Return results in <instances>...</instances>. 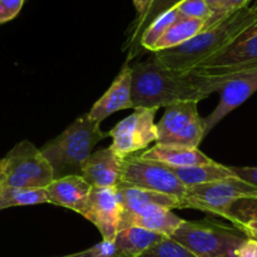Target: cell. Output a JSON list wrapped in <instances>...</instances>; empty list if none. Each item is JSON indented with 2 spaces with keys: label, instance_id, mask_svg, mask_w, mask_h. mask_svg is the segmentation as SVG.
Here are the masks:
<instances>
[{
  "label": "cell",
  "instance_id": "1",
  "mask_svg": "<svg viewBox=\"0 0 257 257\" xmlns=\"http://www.w3.org/2000/svg\"><path fill=\"white\" fill-rule=\"evenodd\" d=\"M218 92L207 75L166 68L151 59L132 67V103L136 108L158 109L180 102H201Z\"/></svg>",
  "mask_w": 257,
  "mask_h": 257
},
{
  "label": "cell",
  "instance_id": "2",
  "mask_svg": "<svg viewBox=\"0 0 257 257\" xmlns=\"http://www.w3.org/2000/svg\"><path fill=\"white\" fill-rule=\"evenodd\" d=\"M257 23V3L236 10L208 29L178 47L153 54V60L170 69L188 72L230 45L247 28Z\"/></svg>",
  "mask_w": 257,
  "mask_h": 257
},
{
  "label": "cell",
  "instance_id": "3",
  "mask_svg": "<svg viewBox=\"0 0 257 257\" xmlns=\"http://www.w3.org/2000/svg\"><path fill=\"white\" fill-rule=\"evenodd\" d=\"M107 137L109 133L103 132L100 123L90 119L85 113L39 150L49 162L54 180H58L65 176L80 175L93 148Z\"/></svg>",
  "mask_w": 257,
  "mask_h": 257
},
{
  "label": "cell",
  "instance_id": "4",
  "mask_svg": "<svg viewBox=\"0 0 257 257\" xmlns=\"http://www.w3.org/2000/svg\"><path fill=\"white\" fill-rule=\"evenodd\" d=\"M171 238L187 247L198 257H236V251L247 240L235 226L211 221L183 220Z\"/></svg>",
  "mask_w": 257,
  "mask_h": 257
},
{
  "label": "cell",
  "instance_id": "5",
  "mask_svg": "<svg viewBox=\"0 0 257 257\" xmlns=\"http://www.w3.org/2000/svg\"><path fill=\"white\" fill-rule=\"evenodd\" d=\"M0 162L5 188H47L54 181L49 162L28 140L17 143Z\"/></svg>",
  "mask_w": 257,
  "mask_h": 257
},
{
  "label": "cell",
  "instance_id": "6",
  "mask_svg": "<svg viewBox=\"0 0 257 257\" xmlns=\"http://www.w3.org/2000/svg\"><path fill=\"white\" fill-rule=\"evenodd\" d=\"M242 198H257V187L240 178H226L187 187L182 208H193L226 218L231 206Z\"/></svg>",
  "mask_w": 257,
  "mask_h": 257
},
{
  "label": "cell",
  "instance_id": "7",
  "mask_svg": "<svg viewBox=\"0 0 257 257\" xmlns=\"http://www.w3.org/2000/svg\"><path fill=\"white\" fill-rule=\"evenodd\" d=\"M197 102H180L166 107L157 127L158 145L198 148L205 135V120Z\"/></svg>",
  "mask_w": 257,
  "mask_h": 257
},
{
  "label": "cell",
  "instance_id": "8",
  "mask_svg": "<svg viewBox=\"0 0 257 257\" xmlns=\"http://www.w3.org/2000/svg\"><path fill=\"white\" fill-rule=\"evenodd\" d=\"M120 182L178 198L182 203L187 187L165 163L143 160L138 155L123 158Z\"/></svg>",
  "mask_w": 257,
  "mask_h": 257
},
{
  "label": "cell",
  "instance_id": "9",
  "mask_svg": "<svg viewBox=\"0 0 257 257\" xmlns=\"http://www.w3.org/2000/svg\"><path fill=\"white\" fill-rule=\"evenodd\" d=\"M157 109L136 108L135 112L118 122L109 131L112 137L110 150L120 158L138 155L157 141V127L155 118Z\"/></svg>",
  "mask_w": 257,
  "mask_h": 257
},
{
  "label": "cell",
  "instance_id": "10",
  "mask_svg": "<svg viewBox=\"0 0 257 257\" xmlns=\"http://www.w3.org/2000/svg\"><path fill=\"white\" fill-rule=\"evenodd\" d=\"M257 65V23L241 33L230 45L191 69L201 75L221 77Z\"/></svg>",
  "mask_w": 257,
  "mask_h": 257
},
{
  "label": "cell",
  "instance_id": "11",
  "mask_svg": "<svg viewBox=\"0 0 257 257\" xmlns=\"http://www.w3.org/2000/svg\"><path fill=\"white\" fill-rule=\"evenodd\" d=\"M221 93L220 102L205 120V135L207 136L226 115L240 107L257 92V65L221 77H211Z\"/></svg>",
  "mask_w": 257,
  "mask_h": 257
},
{
  "label": "cell",
  "instance_id": "12",
  "mask_svg": "<svg viewBox=\"0 0 257 257\" xmlns=\"http://www.w3.org/2000/svg\"><path fill=\"white\" fill-rule=\"evenodd\" d=\"M82 216L98 228L103 241L114 240L122 218V206L115 187L92 188Z\"/></svg>",
  "mask_w": 257,
  "mask_h": 257
},
{
  "label": "cell",
  "instance_id": "13",
  "mask_svg": "<svg viewBox=\"0 0 257 257\" xmlns=\"http://www.w3.org/2000/svg\"><path fill=\"white\" fill-rule=\"evenodd\" d=\"M123 109H133L132 68L128 65V62H125L107 92L93 104L87 114L90 119L102 123L113 113Z\"/></svg>",
  "mask_w": 257,
  "mask_h": 257
},
{
  "label": "cell",
  "instance_id": "14",
  "mask_svg": "<svg viewBox=\"0 0 257 257\" xmlns=\"http://www.w3.org/2000/svg\"><path fill=\"white\" fill-rule=\"evenodd\" d=\"M123 158L109 147L93 152L85 160L80 176L92 188L115 187L120 182Z\"/></svg>",
  "mask_w": 257,
  "mask_h": 257
},
{
  "label": "cell",
  "instance_id": "15",
  "mask_svg": "<svg viewBox=\"0 0 257 257\" xmlns=\"http://www.w3.org/2000/svg\"><path fill=\"white\" fill-rule=\"evenodd\" d=\"M115 191L122 206V216L138 215L157 207L168 208V210L182 208L181 201L173 196L143 190L122 182L115 186Z\"/></svg>",
  "mask_w": 257,
  "mask_h": 257
},
{
  "label": "cell",
  "instance_id": "16",
  "mask_svg": "<svg viewBox=\"0 0 257 257\" xmlns=\"http://www.w3.org/2000/svg\"><path fill=\"white\" fill-rule=\"evenodd\" d=\"M44 190L48 203L68 208L82 215L92 187L80 175H70L54 180Z\"/></svg>",
  "mask_w": 257,
  "mask_h": 257
},
{
  "label": "cell",
  "instance_id": "17",
  "mask_svg": "<svg viewBox=\"0 0 257 257\" xmlns=\"http://www.w3.org/2000/svg\"><path fill=\"white\" fill-rule=\"evenodd\" d=\"M143 160L156 161V162L165 163L173 168L192 167V166H201L212 163L213 160L201 152L198 148L178 147V146H166L158 145L153 146L150 150L138 153Z\"/></svg>",
  "mask_w": 257,
  "mask_h": 257
},
{
  "label": "cell",
  "instance_id": "18",
  "mask_svg": "<svg viewBox=\"0 0 257 257\" xmlns=\"http://www.w3.org/2000/svg\"><path fill=\"white\" fill-rule=\"evenodd\" d=\"M183 218L178 217L172 210L163 207L152 208L138 215L122 216L119 223V231L127 227H141L160 235L171 237L175 231L182 225Z\"/></svg>",
  "mask_w": 257,
  "mask_h": 257
},
{
  "label": "cell",
  "instance_id": "19",
  "mask_svg": "<svg viewBox=\"0 0 257 257\" xmlns=\"http://www.w3.org/2000/svg\"><path fill=\"white\" fill-rule=\"evenodd\" d=\"M163 237L166 236L141 227H127L120 230L113 240V257H138L160 242Z\"/></svg>",
  "mask_w": 257,
  "mask_h": 257
},
{
  "label": "cell",
  "instance_id": "20",
  "mask_svg": "<svg viewBox=\"0 0 257 257\" xmlns=\"http://www.w3.org/2000/svg\"><path fill=\"white\" fill-rule=\"evenodd\" d=\"M180 2L181 0H151L145 14L136 18L135 22L130 27V35H128V39L124 45V50H127L128 53L127 62L140 55L142 52L140 48V40L148 25L153 20L157 19L160 15L165 14V13L170 12L171 9L177 7Z\"/></svg>",
  "mask_w": 257,
  "mask_h": 257
},
{
  "label": "cell",
  "instance_id": "21",
  "mask_svg": "<svg viewBox=\"0 0 257 257\" xmlns=\"http://www.w3.org/2000/svg\"><path fill=\"white\" fill-rule=\"evenodd\" d=\"M171 168H172L175 175L180 178V181L186 187H192V186L203 185V183H210L215 182V181L236 177L231 167L217 163L216 161H213L212 163H208V165Z\"/></svg>",
  "mask_w": 257,
  "mask_h": 257
},
{
  "label": "cell",
  "instance_id": "22",
  "mask_svg": "<svg viewBox=\"0 0 257 257\" xmlns=\"http://www.w3.org/2000/svg\"><path fill=\"white\" fill-rule=\"evenodd\" d=\"M203 28H205V22L203 20L180 18L177 22L173 23L166 30L165 34L162 35V38L158 40L157 44L153 48V53L178 47V45L183 44L187 40L192 39L200 32H202Z\"/></svg>",
  "mask_w": 257,
  "mask_h": 257
},
{
  "label": "cell",
  "instance_id": "23",
  "mask_svg": "<svg viewBox=\"0 0 257 257\" xmlns=\"http://www.w3.org/2000/svg\"><path fill=\"white\" fill-rule=\"evenodd\" d=\"M47 202L44 188H4L0 195V211L17 206H32Z\"/></svg>",
  "mask_w": 257,
  "mask_h": 257
},
{
  "label": "cell",
  "instance_id": "24",
  "mask_svg": "<svg viewBox=\"0 0 257 257\" xmlns=\"http://www.w3.org/2000/svg\"><path fill=\"white\" fill-rule=\"evenodd\" d=\"M180 14L176 10V8L171 9L170 12L165 13V14L160 15L157 19L153 20L147 29L143 32L142 37L140 40V48L141 50H148V52H153V48L157 44L158 40L162 38L166 30L171 27L175 22L180 19Z\"/></svg>",
  "mask_w": 257,
  "mask_h": 257
},
{
  "label": "cell",
  "instance_id": "25",
  "mask_svg": "<svg viewBox=\"0 0 257 257\" xmlns=\"http://www.w3.org/2000/svg\"><path fill=\"white\" fill-rule=\"evenodd\" d=\"M138 257H198L197 255L178 243L171 237H163L162 240Z\"/></svg>",
  "mask_w": 257,
  "mask_h": 257
},
{
  "label": "cell",
  "instance_id": "26",
  "mask_svg": "<svg viewBox=\"0 0 257 257\" xmlns=\"http://www.w3.org/2000/svg\"><path fill=\"white\" fill-rule=\"evenodd\" d=\"M252 218H257V198H242L236 201L226 216V220L232 222L235 227Z\"/></svg>",
  "mask_w": 257,
  "mask_h": 257
},
{
  "label": "cell",
  "instance_id": "27",
  "mask_svg": "<svg viewBox=\"0 0 257 257\" xmlns=\"http://www.w3.org/2000/svg\"><path fill=\"white\" fill-rule=\"evenodd\" d=\"M176 10L181 18L186 19H198L206 23L211 17V10L205 0H181Z\"/></svg>",
  "mask_w": 257,
  "mask_h": 257
},
{
  "label": "cell",
  "instance_id": "28",
  "mask_svg": "<svg viewBox=\"0 0 257 257\" xmlns=\"http://www.w3.org/2000/svg\"><path fill=\"white\" fill-rule=\"evenodd\" d=\"M114 256V245L113 241H103L80 252L58 257H113Z\"/></svg>",
  "mask_w": 257,
  "mask_h": 257
},
{
  "label": "cell",
  "instance_id": "29",
  "mask_svg": "<svg viewBox=\"0 0 257 257\" xmlns=\"http://www.w3.org/2000/svg\"><path fill=\"white\" fill-rule=\"evenodd\" d=\"M25 0H0V24L14 19L22 10Z\"/></svg>",
  "mask_w": 257,
  "mask_h": 257
},
{
  "label": "cell",
  "instance_id": "30",
  "mask_svg": "<svg viewBox=\"0 0 257 257\" xmlns=\"http://www.w3.org/2000/svg\"><path fill=\"white\" fill-rule=\"evenodd\" d=\"M231 170L241 181L257 187V166L256 167H231Z\"/></svg>",
  "mask_w": 257,
  "mask_h": 257
},
{
  "label": "cell",
  "instance_id": "31",
  "mask_svg": "<svg viewBox=\"0 0 257 257\" xmlns=\"http://www.w3.org/2000/svg\"><path fill=\"white\" fill-rule=\"evenodd\" d=\"M236 257H257V241L251 238L243 241L236 251Z\"/></svg>",
  "mask_w": 257,
  "mask_h": 257
},
{
  "label": "cell",
  "instance_id": "32",
  "mask_svg": "<svg viewBox=\"0 0 257 257\" xmlns=\"http://www.w3.org/2000/svg\"><path fill=\"white\" fill-rule=\"evenodd\" d=\"M236 227L240 228L247 238L257 241V218H252V220H248L246 222L240 223Z\"/></svg>",
  "mask_w": 257,
  "mask_h": 257
},
{
  "label": "cell",
  "instance_id": "33",
  "mask_svg": "<svg viewBox=\"0 0 257 257\" xmlns=\"http://www.w3.org/2000/svg\"><path fill=\"white\" fill-rule=\"evenodd\" d=\"M251 0H228L227 5H226L225 9V14L226 17L231 15L232 13H235L236 10L241 9V8L246 7V5L250 4Z\"/></svg>",
  "mask_w": 257,
  "mask_h": 257
},
{
  "label": "cell",
  "instance_id": "34",
  "mask_svg": "<svg viewBox=\"0 0 257 257\" xmlns=\"http://www.w3.org/2000/svg\"><path fill=\"white\" fill-rule=\"evenodd\" d=\"M150 3L151 0H133V4H135L136 10H137V18L145 14V12L147 10Z\"/></svg>",
  "mask_w": 257,
  "mask_h": 257
},
{
  "label": "cell",
  "instance_id": "35",
  "mask_svg": "<svg viewBox=\"0 0 257 257\" xmlns=\"http://www.w3.org/2000/svg\"><path fill=\"white\" fill-rule=\"evenodd\" d=\"M4 188H5V185H4V172H3V166H2V162H0V195H2V193H3Z\"/></svg>",
  "mask_w": 257,
  "mask_h": 257
},
{
  "label": "cell",
  "instance_id": "36",
  "mask_svg": "<svg viewBox=\"0 0 257 257\" xmlns=\"http://www.w3.org/2000/svg\"><path fill=\"white\" fill-rule=\"evenodd\" d=\"M256 3H257V0H256Z\"/></svg>",
  "mask_w": 257,
  "mask_h": 257
}]
</instances>
